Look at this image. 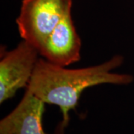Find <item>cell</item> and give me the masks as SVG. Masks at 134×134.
<instances>
[{"label": "cell", "instance_id": "cell-1", "mask_svg": "<svg viewBox=\"0 0 134 134\" xmlns=\"http://www.w3.org/2000/svg\"><path fill=\"white\" fill-rule=\"evenodd\" d=\"M124 63L121 55H115L100 65L70 69L54 65L45 59H38L26 90L45 104L58 106L63 120L56 134H63L69 122V112L76 108L82 92L100 84L127 85L133 77L113 71Z\"/></svg>", "mask_w": 134, "mask_h": 134}, {"label": "cell", "instance_id": "cell-2", "mask_svg": "<svg viewBox=\"0 0 134 134\" xmlns=\"http://www.w3.org/2000/svg\"><path fill=\"white\" fill-rule=\"evenodd\" d=\"M73 0H23L16 19L19 35L38 50L49 34L72 11Z\"/></svg>", "mask_w": 134, "mask_h": 134}, {"label": "cell", "instance_id": "cell-3", "mask_svg": "<svg viewBox=\"0 0 134 134\" xmlns=\"http://www.w3.org/2000/svg\"><path fill=\"white\" fill-rule=\"evenodd\" d=\"M0 104L12 98L16 92L26 88L38 60L37 48L23 40L13 50L1 49Z\"/></svg>", "mask_w": 134, "mask_h": 134}, {"label": "cell", "instance_id": "cell-4", "mask_svg": "<svg viewBox=\"0 0 134 134\" xmlns=\"http://www.w3.org/2000/svg\"><path fill=\"white\" fill-rule=\"evenodd\" d=\"M81 40L71 11L64 16L38 49L40 55L54 65L66 67L81 59Z\"/></svg>", "mask_w": 134, "mask_h": 134}, {"label": "cell", "instance_id": "cell-5", "mask_svg": "<svg viewBox=\"0 0 134 134\" xmlns=\"http://www.w3.org/2000/svg\"><path fill=\"white\" fill-rule=\"evenodd\" d=\"M45 104L26 90L19 104L0 121V134H47L43 127Z\"/></svg>", "mask_w": 134, "mask_h": 134}]
</instances>
